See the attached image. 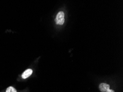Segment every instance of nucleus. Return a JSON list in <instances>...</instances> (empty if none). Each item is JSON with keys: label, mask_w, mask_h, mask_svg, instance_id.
<instances>
[{"label": "nucleus", "mask_w": 123, "mask_h": 92, "mask_svg": "<svg viewBox=\"0 0 123 92\" xmlns=\"http://www.w3.org/2000/svg\"><path fill=\"white\" fill-rule=\"evenodd\" d=\"M104 92H114V91L113 90H111V89H108Z\"/></svg>", "instance_id": "39448f33"}, {"label": "nucleus", "mask_w": 123, "mask_h": 92, "mask_svg": "<svg viewBox=\"0 0 123 92\" xmlns=\"http://www.w3.org/2000/svg\"><path fill=\"white\" fill-rule=\"evenodd\" d=\"M33 73V70L31 69H28L23 73L22 75V77L23 79H26L31 76Z\"/></svg>", "instance_id": "7ed1b4c3"}, {"label": "nucleus", "mask_w": 123, "mask_h": 92, "mask_svg": "<svg viewBox=\"0 0 123 92\" xmlns=\"http://www.w3.org/2000/svg\"><path fill=\"white\" fill-rule=\"evenodd\" d=\"M64 13L63 12H60L57 14L56 18L55 21L57 24L59 25H62L64 23L65 18H64Z\"/></svg>", "instance_id": "f257e3e1"}, {"label": "nucleus", "mask_w": 123, "mask_h": 92, "mask_svg": "<svg viewBox=\"0 0 123 92\" xmlns=\"http://www.w3.org/2000/svg\"><path fill=\"white\" fill-rule=\"evenodd\" d=\"M6 92H17L16 89L13 87H9L6 89Z\"/></svg>", "instance_id": "20e7f679"}, {"label": "nucleus", "mask_w": 123, "mask_h": 92, "mask_svg": "<svg viewBox=\"0 0 123 92\" xmlns=\"http://www.w3.org/2000/svg\"><path fill=\"white\" fill-rule=\"evenodd\" d=\"M99 89L100 91H101L102 92H105L107 90L109 89L110 86L109 84H108L107 83H102L99 85Z\"/></svg>", "instance_id": "f03ea898"}]
</instances>
